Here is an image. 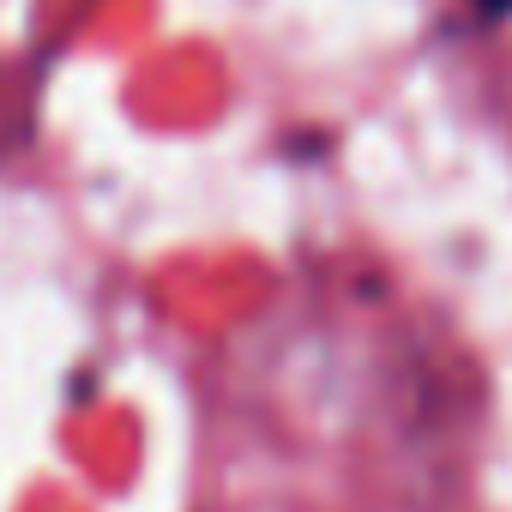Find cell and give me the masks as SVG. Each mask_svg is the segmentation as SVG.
<instances>
[{"label": "cell", "instance_id": "6da1fadb", "mask_svg": "<svg viewBox=\"0 0 512 512\" xmlns=\"http://www.w3.org/2000/svg\"><path fill=\"white\" fill-rule=\"evenodd\" d=\"M482 19H512V0H470Z\"/></svg>", "mask_w": 512, "mask_h": 512}]
</instances>
